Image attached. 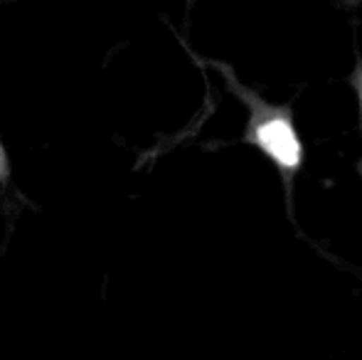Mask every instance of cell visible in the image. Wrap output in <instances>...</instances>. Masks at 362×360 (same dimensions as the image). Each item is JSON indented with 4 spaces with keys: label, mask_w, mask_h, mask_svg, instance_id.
<instances>
[{
    "label": "cell",
    "mask_w": 362,
    "mask_h": 360,
    "mask_svg": "<svg viewBox=\"0 0 362 360\" xmlns=\"http://www.w3.org/2000/svg\"><path fill=\"white\" fill-rule=\"evenodd\" d=\"M10 178V161H8V153H5L3 144H0V182H8Z\"/></svg>",
    "instance_id": "2"
},
{
    "label": "cell",
    "mask_w": 362,
    "mask_h": 360,
    "mask_svg": "<svg viewBox=\"0 0 362 360\" xmlns=\"http://www.w3.org/2000/svg\"><path fill=\"white\" fill-rule=\"evenodd\" d=\"M252 144H257L272 161L284 170H293L300 166L303 151H300V141L296 136L293 126L286 116H269L262 124L252 129Z\"/></svg>",
    "instance_id": "1"
}]
</instances>
